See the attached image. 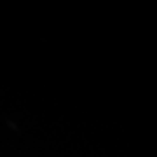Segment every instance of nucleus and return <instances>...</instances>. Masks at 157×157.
<instances>
[]
</instances>
